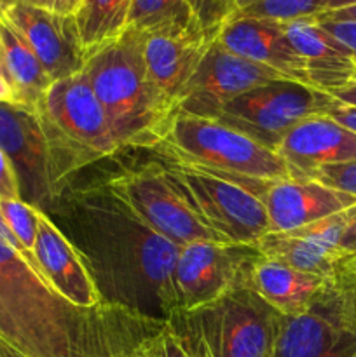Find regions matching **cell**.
<instances>
[{
    "label": "cell",
    "mask_w": 356,
    "mask_h": 357,
    "mask_svg": "<svg viewBox=\"0 0 356 357\" xmlns=\"http://www.w3.org/2000/svg\"><path fill=\"white\" fill-rule=\"evenodd\" d=\"M272 357H356V335L342 321L332 281L307 312L281 316Z\"/></svg>",
    "instance_id": "9a60e30c"
},
{
    "label": "cell",
    "mask_w": 356,
    "mask_h": 357,
    "mask_svg": "<svg viewBox=\"0 0 356 357\" xmlns=\"http://www.w3.org/2000/svg\"><path fill=\"white\" fill-rule=\"evenodd\" d=\"M156 162L168 187L223 243L255 246L271 232L264 201L250 185L173 159Z\"/></svg>",
    "instance_id": "8992f818"
},
{
    "label": "cell",
    "mask_w": 356,
    "mask_h": 357,
    "mask_svg": "<svg viewBox=\"0 0 356 357\" xmlns=\"http://www.w3.org/2000/svg\"><path fill=\"white\" fill-rule=\"evenodd\" d=\"M131 0H82L75 16L86 54L128 26Z\"/></svg>",
    "instance_id": "cb8c5ba5"
},
{
    "label": "cell",
    "mask_w": 356,
    "mask_h": 357,
    "mask_svg": "<svg viewBox=\"0 0 356 357\" xmlns=\"http://www.w3.org/2000/svg\"><path fill=\"white\" fill-rule=\"evenodd\" d=\"M161 324L115 305L79 309L0 218V338L23 357H133Z\"/></svg>",
    "instance_id": "6da1fadb"
},
{
    "label": "cell",
    "mask_w": 356,
    "mask_h": 357,
    "mask_svg": "<svg viewBox=\"0 0 356 357\" xmlns=\"http://www.w3.org/2000/svg\"><path fill=\"white\" fill-rule=\"evenodd\" d=\"M260 253L246 244L198 241L180 248L175 284L180 312H194L222 296L248 288V278Z\"/></svg>",
    "instance_id": "8fae6325"
},
{
    "label": "cell",
    "mask_w": 356,
    "mask_h": 357,
    "mask_svg": "<svg viewBox=\"0 0 356 357\" xmlns=\"http://www.w3.org/2000/svg\"><path fill=\"white\" fill-rule=\"evenodd\" d=\"M328 94H332L341 105H346V107H356V80H351V82L339 87V89L330 91Z\"/></svg>",
    "instance_id": "d590c367"
},
{
    "label": "cell",
    "mask_w": 356,
    "mask_h": 357,
    "mask_svg": "<svg viewBox=\"0 0 356 357\" xmlns=\"http://www.w3.org/2000/svg\"><path fill=\"white\" fill-rule=\"evenodd\" d=\"M351 216V208L290 232H269L255 244L265 260L286 265L307 274L332 278L344 258L341 239Z\"/></svg>",
    "instance_id": "2e32d148"
},
{
    "label": "cell",
    "mask_w": 356,
    "mask_h": 357,
    "mask_svg": "<svg viewBox=\"0 0 356 357\" xmlns=\"http://www.w3.org/2000/svg\"><path fill=\"white\" fill-rule=\"evenodd\" d=\"M82 72L110 122L121 149L150 150L173 117L143 58V31L126 26L86 54Z\"/></svg>",
    "instance_id": "3957f363"
},
{
    "label": "cell",
    "mask_w": 356,
    "mask_h": 357,
    "mask_svg": "<svg viewBox=\"0 0 356 357\" xmlns=\"http://www.w3.org/2000/svg\"><path fill=\"white\" fill-rule=\"evenodd\" d=\"M330 117H334L335 121L341 122L342 126H346L348 129L356 132V107H346V105H339L337 108L330 112Z\"/></svg>",
    "instance_id": "e575fe53"
},
{
    "label": "cell",
    "mask_w": 356,
    "mask_h": 357,
    "mask_svg": "<svg viewBox=\"0 0 356 357\" xmlns=\"http://www.w3.org/2000/svg\"><path fill=\"white\" fill-rule=\"evenodd\" d=\"M356 6V0H327V6H325L323 13H330V10L344 9V7Z\"/></svg>",
    "instance_id": "ab89813d"
},
{
    "label": "cell",
    "mask_w": 356,
    "mask_h": 357,
    "mask_svg": "<svg viewBox=\"0 0 356 357\" xmlns=\"http://www.w3.org/2000/svg\"><path fill=\"white\" fill-rule=\"evenodd\" d=\"M0 150L9 157L21 199L47 215L84 167L35 108L0 103Z\"/></svg>",
    "instance_id": "52a82bcc"
},
{
    "label": "cell",
    "mask_w": 356,
    "mask_h": 357,
    "mask_svg": "<svg viewBox=\"0 0 356 357\" xmlns=\"http://www.w3.org/2000/svg\"><path fill=\"white\" fill-rule=\"evenodd\" d=\"M316 21L328 33L334 35L342 45L349 49L356 61V21ZM353 80H356V77Z\"/></svg>",
    "instance_id": "1f68e13d"
},
{
    "label": "cell",
    "mask_w": 356,
    "mask_h": 357,
    "mask_svg": "<svg viewBox=\"0 0 356 357\" xmlns=\"http://www.w3.org/2000/svg\"><path fill=\"white\" fill-rule=\"evenodd\" d=\"M0 103L20 105V98H17L16 89H14L13 84L9 82V79L3 73H0Z\"/></svg>",
    "instance_id": "74e56055"
},
{
    "label": "cell",
    "mask_w": 356,
    "mask_h": 357,
    "mask_svg": "<svg viewBox=\"0 0 356 357\" xmlns=\"http://www.w3.org/2000/svg\"><path fill=\"white\" fill-rule=\"evenodd\" d=\"M325 6L327 0H241L232 16L290 23L318 16L325 10Z\"/></svg>",
    "instance_id": "484cf974"
},
{
    "label": "cell",
    "mask_w": 356,
    "mask_h": 357,
    "mask_svg": "<svg viewBox=\"0 0 356 357\" xmlns=\"http://www.w3.org/2000/svg\"><path fill=\"white\" fill-rule=\"evenodd\" d=\"M133 357H198L187 347L170 323L147 338Z\"/></svg>",
    "instance_id": "f1b7e54d"
},
{
    "label": "cell",
    "mask_w": 356,
    "mask_h": 357,
    "mask_svg": "<svg viewBox=\"0 0 356 357\" xmlns=\"http://www.w3.org/2000/svg\"><path fill=\"white\" fill-rule=\"evenodd\" d=\"M34 257L52 288L72 305L79 309L110 305L100 293L84 255L44 211H38Z\"/></svg>",
    "instance_id": "e0dca14e"
},
{
    "label": "cell",
    "mask_w": 356,
    "mask_h": 357,
    "mask_svg": "<svg viewBox=\"0 0 356 357\" xmlns=\"http://www.w3.org/2000/svg\"><path fill=\"white\" fill-rule=\"evenodd\" d=\"M339 105L332 94L316 87L278 80L232 98L213 121L222 122L276 152L283 136L293 126L313 115H328Z\"/></svg>",
    "instance_id": "ba28073f"
},
{
    "label": "cell",
    "mask_w": 356,
    "mask_h": 357,
    "mask_svg": "<svg viewBox=\"0 0 356 357\" xmlns=\"http://www.w3.org/2000/svg\"><path fill=\"white\" fill-rule=\"evenodd\" d=\"M330 281L332 278L295 271L260 255L250 271L248 288L281 316H299L318 302Z\"/></svg>",
    "instance_id": "7402d4cb"
},
{
    "label": "cell",
    "mask_w": 356,
    "mask_h": 357,
    "mask_svg": "<svg viewBox=\"0 0 356 357\" xmlns=\"http://www.w3.org/2000/svg\"><path fill=\"white\" fill-rule=\"evenodd\" d=\"M0 199H21L16 171L2 150H0Z\"/></svg>",
    "instance_id": "d6a6232c"
},
{
    "label": "cell",
    "mask_w": 356,
    "mask_h": 357,
    "mask_svg": "<svg viewBox=\"0 0 356 357\" xmlns=\"http://www.w3.org/2000/svg\"><path fill=\"white\" fill-rule=\"evenodd\" d=\"M341 316L348 330L356 335V255H346L332 275Z\"/></svg>",
    "instance_id": "83f0119b"
},
{
    "label": "cell",
    "mask_w": 356,
    "mask_h": 357,
    "mask_svg": "<svg viewBox=\"0 0 356 357\" xmlns=\"http://www.w3.org/2000/svg\"><path fill=\"white\" fill-rule=\"evenodd\" d=\"M341 251L346 255H356V206L351 208V216L341 239Z\"/></svg>",
    "instance_id": "836d02e7"
},
{
    "label": "cell",
    "mask_w": 356,
    "mask_h": 357,
    "mask_svg": "<svg viewBox=\"0 0 356 357\" xmlns=\"http://www.w3.org/2000/svg\"><path fill=\"white\" fill-rule=\"evenodd\" d=\"M38 211L35 206L28 204L23 199H0V218L7 227L21 250L34 257L35 239H37L38 227Z\"/></svg>",
    "instance_id": "4316f807"
},
{
    "label": "cell",
    "mask_w": 356,
    "mask_h": 357,
    "mask_svg": "<svg viewBox=\"0 0 356 357\" xmlns=\"http://www.w3.org/2000/svg\"><path fill=\"white\" fill-rule=\"evenodd\" d=\"M216 40L234 54L283 73L293 82L311 84L307 65L286 37L283 23L232 16L220 26Z\"/></svg>",
    "instance_id": "ac0fdd59"
},
{
    "label": "cell",
    "mask_w": 356,
    "mask_h": 357,
    "mask_svg": "<svg viewBox=\"0 0 356 357\" xmlns=\"http://www.w3.org/2000/svg\"><path fill=\"white\" fill-rule=\"evenodd\" d=\"M271 232H290L356 206V197L316 180L276 181L262 197Z\"/></svg>",
    "instance_id": "ffe728a7"
},
{
    "label": "cell",
    "mask_w": 356,
    "mask_h": 357,
    "mask_svg": "<svg viewBox=\"0 0 356 357\" xmlns=\"http://www.w3.org/2000/svg\"><path fill=\"white\" fill-rule=\"evenodd\" d=\"M199 26L209 33H218L220 26L232 17L234 0H187Z\"/></svg>",
    "instance_id": "f546056e"
},
{
    "label": "cell",
    "mask_w": 356,
    "mask_h": 357,
    "mask_svg": "<svg viewBox=\"0 0 356 357\" xmlns=\"http://www.w3.org/2000/svg\"><path fill=\"white\" fill-rule=\"evenodd\" d=\"M276 152L295 178H309L323 166L356 160V132L330 115H313L293 126Z\"/></svg>",
    "instance_id": "d6986e66"
},
{
    "label": "cell",
    "mask_w": 356,
    "mask_h": 357,
    "mask_svg": "<svg viewBox=\"0 0 356 357\" xmlns=\"http://www.w3.org/2000/svg\"><path fill=\"white\" fill-rule=\"evenodd\" d=\"M0 73H3V75H6V66H3V56H2V45H0Z\"/></svg>",
    "instance_id": "7bdbcfd3"
},
{
    "label": "cell",
    "mask_w": 356,
    "mask_h": 357,
    "mask_svg": "<svg viewBox=\"0 0 356 357\" xmlns=\"http://www.w3.org/2000/svg\"><path fill=\"white\" fill-rule=\"evenodd\" d=\"M278 80L290 79L269 66L234 54L215 38L181 91L175 114L216 119L227 101L253 87Z\"/></svg>",
    "instance_id": "7c38bea8"
},
{
    "label": "cell",
    "mask_w": 356,
    "mask_h": 357,
    "mask_svg": "<svg viewBox=\"0 0 356 357\" xmlns=\"http://www.w3.org/2000/svg\"><path fill=\"white\" fill-rule=\"evenodd\" d=\"M286 37L307 65V75L316 89L330 93L356 77V61L349 49L328 33L314 17L283 23Z\"/></svg>",
    "instance_id": "44dd1931"
},
{
    "label": "cell",
    "mask_w": 356,
    "mask_h": 357,
    "mask_svg": "<svg viewBox=\"0 0 356 357\" xmlns=\"http://www.w3.org/2000/svg\"><path fill=\"white\" fill-rule=\"evenodd\" d=\"M0 20L27 42L51 82L75 75L84 68L86 49L80 40L75 16L14 0L0 9Z\"/></svg>",
    "instance_id": "4fadbf2b"
},
{
    "label": "cell",
    "mask_w": 356,
    "mask_h": 357,
    "mask_svg": "<svg viewBox=\"0 0 356 357\" xmlns=\"http://www.w3.org/2000/svg\"><path fill=\"white\" fill-rule=\"evenodd\" d=\"M314 20L320 21H356V6L344 7V9L330 10V13H321L314 16Z\"/></svg>",
    "instance_id": "8d00e7d4"
},
{
    "label": "cell",
    "mask_w": 356,
    "mask_h": 357,
    "mask_svg": "<svg viewBox=\"0 0 356 357\" xmlns=\"http://www.w3.org/2000/svg\"><path fill=\"white\" fill-rule=\"evenodd\" d=\"M80 6V0H51V7L49 9L54 10L58 14H65V16H73Z\"/></svg>",
    "instance_id": "f35d334b"
},
{
    "label": "cell",
    "mask_w": 356,
    "mask_h": 357,
    "mask_svg": "<svg viewBox=\"0 0 356 357\" xmlns=\"http://www.w3.org/2000/svg\"><path fill=\"white\" fill-rule=\"evenodd\" d=\"M239 2H241V0H234V6H237ZM234 10H236V9H234Z\"/></svg>",
    "instance_id": "f6af8a7d"
},
{
    "label": "cell",
    "mask_w": 356,
    "mask_h": 357,
    "mask_svg": "<svg viewBox=\"0 0 356 357\" xmlns=\"http://www.w3.org/2000/svg\"><path fill=\"white\" fill-rule=\"evenodd\" d=\"M0 357H23V356H21L20 352L14 351V349L10 347V345H7L6 342H3L2 338H0Z\"/></svg>",
    "instance_id": "60d3db41"
},
{
    "label": "cell",
    "mask_w": 356,
    "mask_h": 357,
    "mask_svg": "<svg viewBox=\"0 0 356 357\" xmlns=\"http://www.w3.org/2000/svg\"><path fill=\"white\" fill-rule=\"evenodd\" d=\"M21 2L30 3V6H35V7H45V9L51 7V0H21Z\"/></svg>",
    "instance_id": "b9f144b4"
},
{
    "label": "cell",
    "mask_w": 356,
    "mask_h": 357,
    "mask_svg": "<svg viewBox=\"0 0 356 357\" xmlns=\"http://www.w3.org/2000/svg\"><path fill=\"white\" fill-rule=\"evenodd\" d=\"M0 45H2L6 75L16 89L20 105L35 108L51 84V79L27 42L6 23L0 33Z\"/></svg>",
    "instance_id": "603a6c76"
},
{
    "label": "cell",
    "mask_w": 356,
    "mask_h": 357,
    "mask_svg": "<svg viewBox=\"0 0 356 357\" xmlns=\"http://www.w3.org/2000/svg\"><path fill=\"white\" fill-rule=\"evenodd\" d=\"M2 28H3V21L0 20V33H2Z\"/></svg>",
    "instance_id": "ee69618b"
},
{
    "label": "cell",
    "mask_w": 356,
    "mask_h": 357,
    "mask_svg": "<svg viewBox=\"0 0 356 357\" xmlns=\"http://www.w3.org/2000/svg\"><path fill=\"white\" fill-rule=\"evenodd\" d=\"M216 35L205 31L195 23L168 24L143 31L147 72L173 115L181 91Z\"/></svg>",
    "instance_id": "5bb4252c"
},
{
    "label": "cell",
    "mask_w": 356,
    "mask_h": 357,
    "mask_svg": "<svg viewBox=\"0 0 356 357\" xmlns=\"http://www.w3.org/2000/svg\"><path fill=\"white\" fill-rule=\"evenodd\" d=\"M101 187L124 204L140 222L177 246H187L198 241L223 243L168 187L156 160L138 169L121 171L107 178Z\"/></svg>",
    "instance_id": "30bf717a"
},
{
    "label": "cell",
    "mask_w": 356,
    "mask_h": 357,
    "mask_svg": "<svg viewBox=\"0 0 356 357\" xmlns=\"http://www.w3.org/2000/svg\"><path fill=\"white\" fill-rule=\"evenodd\" d=\"M191 23L199 24L187 0H131L128 26L149 31L168 24Z\"/></svg>",
    "instance_id": "d4e9b609"
},
{
    "label": "cell",
    "mask_w": 356,
    "mask_h": 357,
    "mask_svg": "<svg viewBox=\"0 0 356 357\" xmlns=\"http://www.w3.org/2000/svg\"><path fill=\"white\" fill-rule=\"evenodd\" d=\"M150 150L157 157L236 178L260 197L276 181L295 178L278 152L213 119L175 114Z\"/></svg>",
    "instance_id": "277c9868"
},
{
    "label": "cell",
    "mask_w": 356,
    "mask_h": 357,
    "mask_svg": "<svg viewBox=\"0 0 356 357\" xmlns=\"http://www.w3.org/2000/svg\"><path fill=\"white\" fill-rule=\"evenodd\" d=\"M307 180H316L327 187L356 197V160L334 166H323L314 171Z\"/></svg>",
    "instance_id": "4dcf8cb0"
},
{
    "label": "cell",
    "mask_w": 356,
    "mask_h": 357,
    "mask_svg": "<svg viewBox=\"0 0 356 357\" xmlns=\"http://www.w3.org/2000/svg\"><path fill=\"white\" fill-rule=\"evenodd\" d=\"M35 110L84 166L121 150L107 114L82 70L49 84Z\"/></svg>",
    "instance_id": "9c48e42d"
},
{
    "label": "cell",
    "mask_w": 356,
    "mask_h": 357,
    "mask_svg": "<svg viewBox=\"0 0 356 357\" xmlns=\"http://www.w3.org/2000/svg\"><path fill=\"white\" fill-rule=\"evenodd\" d=\"M279 321L253 289L239 288L168 323L198 357H272Z\"/></svg>",
    "instance_id": "5b68a950"
},
{
    "label": "cell",
    "mask_w": 356,
    "mask_h": 357,
    "mask_svg": "<svg viewBox=\"0 0 356 357\" xmlns=\"http://www.w3.org/2000/svg\"><path fill=\"white\" fill-rule=\"evenodd\" d=\"M68 218L105 302L152 323L180 312L175 267L180 246L140 222L103 187L70 199Z\"/></svg>",
    "instance_id": "7a4b0ae2"
}]
</instances>
